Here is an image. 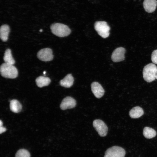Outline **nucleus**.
<instances>
[{"instance_id": "1", "label": "nucleus", "mask_w": 157, "mask_h": 157, "mask_svg": "<svg viewBox=\"0 0 157 157\" xmlns=\"http://www.w3.org/2000/svg\"><path fill=\"white\" fill-rule=\"evenodd\" d=\"M143 76L144 80L147 82H151L157 79V67L153 63H150L144 67Z\"/></svg>"}, {"instance_id": "2", "label": "nucleus", "mask_w": 157, "mask_h": 157, "mask_svg": "<svg viewBox=\"0 0 157 157\" xmlns=\"http://www.w3.org/2000/svg\"><path fill=\"white\" fill-rule=\"evenodd\" d=\"M0 72L1 76L6 78H15L18 75V70L15 66L6 63L1 65Z\"/></svg>"}, {"instance_id": "3", "label": "nucleus", "mask_w": 157, "mask_h": 157, "mask_svg": "<svg viewBox=\"0 0 157 157\" xmlns=\"http://www.w3.org/2000/svg\"><path fill=\"white\" fill-rule=\"evenodd\" d=\"M50 29L53 34L60 37L67 36L71 32L70 29L67 26L60 23L52 24L50 26Z\"/></svg>"}, {"instance_id": "4", "label": "nucleus", "mask_w": 157, "mask_h": 157, "mask_svg": "<svg viewBox=\"0 0 157 157\" xmlns=\"http://www.w3.org/2000/svg\"><path fill=\"white\" fill-rule=\"evenodd\" d=\"M94 27L98 34L102 38H105L109 36L110 28L106 22L97 21L94 24Z\"/></svg>"}, {"instance_id": "5", "label": "nucleus", "mask_w": 157, "mask_h": 157, "mask_svg": "<svg viewBox=\"0 0 157 157\" xmlns=\"http://www.w3.org/2000/svg\"><path fill=\"white\" fill-rule=\"evenodd\" d=\"M126 154L125 150L118 146L111 147L106 151L104 157H124Z\"/></svg>"}, {"instance_id": "6", "label": "nucleus", "mask_w": 157, "mask_h": 157, "mask_svg": "<svg viewBox=\"0 0 157 157\" xmlns=\"http://www.w3.org/2000/svg\"><path fill=\"white\" fill-rule=\"evenodd\" d=\"M93 125L100 136L101 137L106 136L108 132V127L102 120L95 119L93 122Z\"/></svg>"}, {"instance_id": "7", "label": "nucleus", "mask_w": 157, "mask_h": 157, "mask_svg": "<svg viewBox=\"0 0 157 157\" xmlns=\"http://www.w3.org/2000/svg\"><path fill=\"white\" fill-rule=\"evenodd\" d=\"M37 57L41 60L47 62L52 60L53 56L52 50L49 48H45L40 50L37 53Z\"/></svg>"}, {"instance_id": "8", "label": "nucleus", "mask_w": 157, "mask_h": 157, "mask_svg": "<svg viewBox=\"0 0 157 157\" xmlns=\"http://www.w3.org/2000/svg\"><path fill=\"white\" fill-rule=\"evenodd\" d=\"M125 49L123 47H119L116 48L112 53L111 58L114 62H118L124 60L125 59L124 54Z\"/></svg>"}, {"instance_id": "9", "label": "nucleus", "mask_w": 157, "mask_h": 157, "mask_svg": "<svg viewBox=\"0 0 157 157\" xmlns=\"http://www.w3.org/2000/svg\"><path fill=\"white\" fill-rule=\"evenodd\" d=\"M76 105V100L71 97H67L62 100L60 105V108L63 110L75 107Z\"/></svg>"}, {"instance_id": "10", "label": "nucleus", "mask_w": 157, "mask_h": 157, "mask_svg": "<svg viewBox=\"0 0 157 157\" xmlns=\"http://www.w3.org/2000/svg\"><path fill=\"white\" fill-rule=\"evenodd\" d=\"M92 91L94 96L97 98L102 97L104 93V90L102 86L97 82H93L91 85Z\"/></svg>"}, {"instance_id": "11", "label": "nucleus", "mask_w": 157, "mask_h": 157, "mask_svg": "<svg viewBox=\"0 0 157 157\" xmlns=\"http://www.w3.org/2000/svg\"><path fill=\"white\" fill-rule=\"evenodd\" d=\"M157 5L156 0H144L143 6L145 10L149 13H152L156 10Z\"/></svg>"}, {"instance_id": "12", "label": "nucleus", "mask_w": 157, "mask_h": 157, "mask_svg": "<svg viewBox=\"0 0 157 157\" xmlns=\"http://www.w3.org/2000/svg\"><path fill=\"white\" fill-rule=\"evenodd\" d=\"M74 78L71 74L67 75L60 82V85L66 88H69L73 85Z\"/></svg>"}, {"instance_id": "13", "label": "nucleus", "mask_w": 157, "mask_h": 157, "mask_svg": "<svg viewBox=\"0 0 157 157\" xmlns=\"http://www.w3.org/2000/svg\"><path fill=\"white\" fill-rule=\"evenodd\" d=\"M10 31V28L8 25L4 24L1 26L0 28V37L3 41H7Z\"/></svg>"}, {"instance_id": "14", "label": "nucleus", "mask_w": 157, "mask_h": 157, "mask_svg": "<svg viewBox=\"0 0 157 157\" xmlns=\"http://www.w3.org/2000/svg\"><path fill=\"white\" fill-rule=\"evenodd\" d=\"M144 113L142 109L139 106H136L132 108L129 112V115L132 118H138L142 116Z\"/></svg>"}, {"instance_id": "15", "label": "nucleus", "mask_w": 157, "mask_h": 157, "mask_svg": "<svg viewBox=\"0 0 157 157\" xmlns=\"http://www.w3.org/2000/svg\"><path fill=\"white\" fill-rule=\"evenodd\" d=\"M51 81V79L49 78L43 76H39L35 80L37 85L40 88L48 85Z\"/></svg>"}, {"instance_id": "16", "label": "nucleus", "mask_w": 157, "mask_h": 157, "mask_svg": "<svg viewBox=\"0 0 157 157\" xmlns=\"http://www.w3.org/2000/svg\"><path fill=\"white\" fill-rule=\"evenodd\" d=\"M10 108L11 110L15 113L19 112L22 110V106L16 99H13L10 101Z\"/></svg>"}, {"instance_id": "17", "label": "nucleus", "mask_w": 157, "mask_h": 157, "mask_svg": "<svg viewBox=\"0 0 157 157\" xmlns=\"http://www.w3.org/2000/svg\"><path fill=\"white\" fill-rule=\"evenodd\" d=\"M3 59L6 63L12 65L15 64V60L12 56L11 51L10 49H7L6 50Z\"/></svg>"}, {"instance_id": "18", "label": "nucleus", "mask_w": 157, "mask_h": 157, "mask_svg": "<svg viewBox=\"0 0 157 157\" xmlns=\"http://www.w3.org/2000/svg\"><path fill=\"white\" fill-rule=\"evenodd\" d=\"M143 135L147 139H151L155 137L156 135V131L149 127H145L143 130Z\"/></svg>"}, {"instance_id": "19", "label": "nucleus", "mask_w": 157, "mask_h": 157, "mask_svg": "<svg viewBox=\"0 0 157 157\" xmlns=\"http://www.w3.org/2000/svg\"><path fill=\"white\" fill-rule=\"evenodd\" d=\"M15 157H30V154L26 150L22 149L18 151L15 154Z\"/></svg>"}, {"instance_id": "20", "label": "nucleus", "mask_w": 157, "mask_h": 157, "mask_svg": "<svg viewBox=\"0 0 157 157\" xmlns=\"http://www.w3.org/2000/svg\"><path fill=\"white\" fill-rule=\"evenodd\" d=\"M151 58L152 63L154 64H157V49L153 51Z\"/></svg>"}, {"instance_id": "21", "label": "nucleus", "mask_w": 157, "mask_h": 157, "mask_svg": "<svg viewBox=\"0 0 157 157\" xmlns=\"http://www.w3.org/2000/svg\"><path fill=\"white\" fill-rule=\"evenodd\" d=\"M6 130L5 127L2 126H0V133L1 134L5 132Z\"/></svg>"}, {"instance_id": "22", "label": "nucleus", "mask_w": 157, "mask_h": 157, "mask_svg": "<svg viewBox=\"0 0 157 157\" xmlns=\"http://www.w3.org/2000/svg\"><path fill=\"white\" fill-rule=\"evenodd\" d=\"M3 125V122H2L1 120H0V126H2Z\"/></svg>"}, {"instance_id": "23", "label": "nucleus", "mask_w": 157, "mask_h": 157, "mask_svg": "<svg viewBox=\"0 0 157 157\" xmlns=\"http://www.w3.org/2000/svg\"><path fill=\"white\" fill-rule=\"evenodd\" d=\"M40 32H42V29H41L40 30Z\"/></svg>"}, {"instance_id": "24", "label": "nucleus", "mask_w": 157, "mask_h": 157, "mask_svg": "<svg viewBox=\"0 0 157 157\" xmlns=\"http://www.w3.org/2000/svg\"><path fill=\"white\" fill-rule=\"evenodd\" d=\"M45 73H46V72L45 71H44L43 72L44 74H45Z\"/></svg>"}]
</instances>
